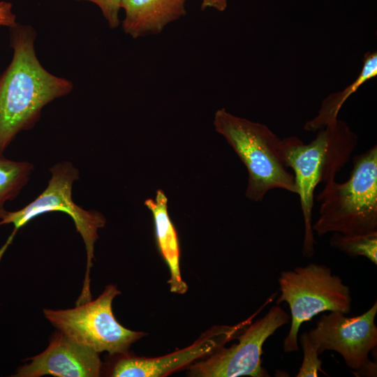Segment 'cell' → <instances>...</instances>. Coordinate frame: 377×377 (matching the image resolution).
Segmentation results:
<instances>
[{"instance_id": "obj_1", "label": "cell", "mask_w": 377, "mask_h": 377, "mask_svg": "<svg viewBox=\"0 0 377 377\" xmlns=\"http://www.w3.org/2000/svg\"><path fill=\"white\" fill-rule=\"evenodd\" d=\"M35 39L31 26L10 28L13 55L0 75V154L20 132L36 124L46 105L73 89L71 81L43 68L36 54Z\"/></svg>"}, {"instance_id": "obj_2", "label": "cell", "mask_w": 377, "mask_h": 377, "mask_svg": "<svg viewBox=\"0 0 377 377\" xmlns=\"http://www.w3.org/2000/svg\"><path fill=\"white\" fill-rule=\"evenodd\" d=\"M318 131L316 138L308 144L296 136L281 139L285 164L294 172L304 217L302 254L309 258L314 254L312 210L316 187L335 179L350 161L358 141L348 124L338 119Z\"/></svg>"}, {"instance_id": "obj_3", "label": "cell", "mask_w": 377, "mask_h": 377, "mask_svg": "<svg viewBox=\"0 0 377 377\" xmlns=\"http://www.w3.org/2000/svg\"><path fill=\"white\" fill-rule=\"evenodd\" d=\"M317 200L319 217L312 224L319 236L328 232L362 235L377 232V146L353 159L347 181L325 184Z\"/></svg>"}, {"instance_id": "obj_4", "label": "cell", "mask_w": 377, "mask_h": 377, "mask_svg": "<svg viewBox=\"0 0 377 377\" xmlns=\"http://www.w3.org/2000/svg\"><path fill=\"white\" fill-rule=\"evenodd\" d=\"M214 126L246 168V198L260 202L276 188L297 195L295 176L285 164L281 139L267 126L233 115L225 108L215 112Z\"/></svg>"}, {"instance_id": "obj_5", "label": "cell", "mask_w": 377, "mask_h": 377, "mask_svg": "<svg viewBox=\"0 0 377 377\" xmlns=\"http://www.w3.org/2000/svg\"><path fill=\"white\" fill-rule=\"evenodd\" d=\"M278 281L281 295L276 303L286 302L291 313L290 328L283 344L286 353L299 350L298 332L304 322L325 311L344 314L350 311L349 287L324 265L310 263L283 271Z\"/></svg>"}, {"instance_id": "obj_6", "label": "cell", "mask_w": 377, "mask_h": 377, "mask_svg": "<svg viewBox=\"0 0 377 377\" xmlns=\"http://www.w3.org/2000/svg\"><path fill=\"white\" fill-rule=\"evenodd\" d=\"M50 171L51 177L45 189L23 208L8 211L0 220V226L11 223L14 226L13 230L17 232L31 220L45 213L62 212L69 215L83 239L87 252V271L82 293L76 302L79 304L91 299L89 273L94 258V245L98 239V230L105 226L106 219L101 212L84 209L74 202L73 185L80 179V172L71 162L57 163Z\"/></svg>"}, {"instance_id": "obj_7", "label": "cell", "mask_w": 377, "mask_h": 377, "mask_svg": "<svg viewBox=\"0 0 377 377\" xmlns=\"http://www.w3.org/2000/svg\"><path fill=\"white\" fill-rule=\"evenodd\" d=\"M120 294L115 285L109 284L94 300L72 309H45L44 316L68 338L98 353L106 351L110 355H123L145 333L125 328L114 318L112 303Z\"/></svg>"}, {"instance_id": "obj_8", "label": "cell", "mask_w": 377, "mask_h": 377, "mask_svg": "<svg viewBox=\"0 0 377 377\" xmlns=\"http://www.w3.org/2000/svg\"><path fill=\"white\" fill-rule=\"evenodd\" d=\"M288 314L279 306L271 307L261 318L251 324L230 348L219 346L204 361L192 364L188 376L198 377L269 376L262 367L265 341L289 322Z\"/></svg>"}, {"instance_id": "obj_9", "label": "cell", "mask_w": 377, "mask_h": 377, "mask_svg": "<svg viewBox=\"0 0 377 377\" xmlns=\"http://www.w3.org/2000/svg\"><path fill=\"white\" fill-rule=\"evenodd\" d=\"M376 313V302L365 313L354 317L330 311L323 314L306 334L318 355L334 350L349 368L358 371L371 362L369 353L377 346Z\"/></svg>"}, {"instance_id": "obj_10", "label": "cell", "mask_w": 377, "mask_h": 377, "mask_svg": "<svg viewBox=\"0 0 377 377\" xmlns=\"http://www.w3.org/2000/svg\"><path fill=\"white\" fill-rule=\"evenodd\" d=\"M28 360L30 362L20 367L14 376L96 377L102 364L97 352L60 331L53 334L44 351Z\"/></svg>"}, {"instance_id": "obj_11", "label": "cell", "mask_w": 377, "mask_h": 377, "mask_svg": "<svg viewBox=\"0 0 377 377\" xmlns=\"http://www.w3.org/2000/svg\"><path fill=\"white\" fill-rule=\"evenodd\" d=\"M219 346L208 336L192 345L165 356L146 358L124 356L114 365L111 376L114 377L165 376L189 364L200 357L210 355Z\"/></svg>"}, {"instance_id": "obj_12", "label": "cell", "mask_w": 377, "mask_h": 377, "mask_svg": "<svg viewBox=\"0 0 377 377\" xmlns=\"http://www.w3.org/2000/svg\"><path fill=\"white\" fill-rule=\"evenodd\" d=\"M187 0H122L124 31L133 38L161 33L186 13Z\"/></svg>"}, {"instance_id": "obj_13", "label": "cell", "mask_w": 377, "mask_h": 377, "mask_svg": "<svg viewBox=\"0 0 377 377\" xmlns=\"http://www.w3.org/2000/svg\"><path fill=\"white\" fill-rule=\"evenodd\" d=\"M144 204L152 214L156 245L170 272L168 281L170 291L184 294L188 286L181 276L179 239L168 214V198L161 189H158L155 198H148Z\"/></svg>"}, {"instance_id": "obj_14", "label": "cell", "mask_w": 377, "mask_h": 377, "mask_svg": "<svg viewBox=\"0 0 377 377\" xmlns=\"http://www.w3.org/2000/svg\"><path fill=\"white\" fill-rule=\"evenodd\" d=\"M377 75V53L367 52L363 59V66L357 78L341 91L333 93L325 98L318 114L308 121L304 128L309 131H318L337 119L338 113L348 98L367 80Z\"/></svg>"}, {"instance_id": "obj_15", "label": "cell", "mask_w": 377, "mask_h": 377, "mask_svg": "<svg viewBox=\"0 0 377 377\" xmlns=\"http://www.w3.org/2000/svg\"><path fill=\"white\" fill-rule=\"evenodd\" d=\"M34 170V165L29 162L10 160L0 154V220L8 212L6 202L18 196Z\"/></svg>"}, {"instance_id": "obj_16", "label": "cell", "mask_w": 377, "mask_h": 377, "mask_svg": "<svg viewBox=\"0 0 377 377\" xmlns=\"http://www.w3.org/2000/svg\"><path fill=\"white\" fill-rule=\"evenodd\" d=\"M330 245L350 257L364 256L377 265V232L362 235H344L334 232Z\"/></svg>"}, {"instance_id": "obj_17", "label": "cell", "mask_w": 377, "mask_h": 377, "mask_svg": "<svg viewBox=\"0 0 377 377\" xmlns=\"http://www.w3.org/2000/svg\"><path fill=\"white\" fill-rule=\"evenodd\" d=\"M302 346L304 359L297 377H316L321 369L322 361L318 358V353L309 341L306 332L302 334L300 338Z\"/></svg>"}, {"instance_id": "obj_18", "label": "cell", "mask_w": 377, "mask_h": 377, "mask_svg": "<svg viewBox=\"0 0 377 377\" xmlns=\"http://www.w3.org/2000/svg\"><path fill=\"white\" fill-rule=\"evenodd\" d=\"M87 1L97 5L112 29L117 28L119 25V12L121 8L122 0H76Z\"/></svg>"}, {"instance_id": "obj_19", "label": "cell", "mask_w": 377, "mask_h": 377, "mask_svg": "<svg viewBox=\"0 0 377 377\" xmlns=\"http://www.w3.org/2000/svg\"><path fill=\"white\" fill-rule=\"evenodd\" d=\"M17 24L16 16L12 10V4L4 1H0V27L12 28Z\"/></svg>"}, {"instance_id": "obj_20", "label": "cell", "mask_w": 377, "mask_h": 377, "mask_svg": "<svg viewBox=\"0 0 377 377\" xmlns=\"http://www.w3.org/2000/svg\"><path fill=\"white\" fill-rule=\"evenodd\" d=\"M227 7V0H202L201 9L207 8H214L219 11H223Z\"/></svg>"}]
</instances>
